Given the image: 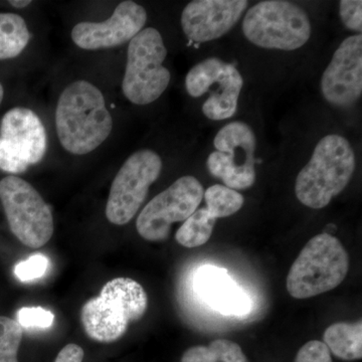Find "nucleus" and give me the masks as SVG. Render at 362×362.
Masks as SVG:
<instances>
[{"mask_svg":"<svg viewBox=\"0 0 362 362\" xmlns=\"http://www.w3.org/2000/svg\"><path fill=\"white\" fill-rule=\"evenodd\" d=\"M294 362H333L329 350L323 342L312 340L298 351Z\"/></svg>","mask_w":362,"mask_h":362,"instance_id":"26","label":"nucleus"},{"mask_svg":"<svg viewBox=\"0 0 362 362\" xmlns=\"http://www.w3.org/2000/svg\"><path fill=\"white\" fill-rule=\"evenodd\" d=\"M204 188L194 176L178 178L142 209L136 221L137 232L149 242L168 239L171 225L187 221L199 209Z\"/></svg>","mask_w":362,"mask_h":362,"instance_id":"11","label":"nucleus"},{"mask_svg":"<svg viewBox=\"0 0 362 362\" xmlns=\"http://www.w3.org/2000/svg\"><path fill=\"white\" fill-rule=\"evenodd\" d=\"M166 56L168 49L156 28H143L130 40L122 81L128 101L144 106L162 96L171 80L170 71L163 66Z\"/></svg>","mask_w":362,"mask_h":362,"instance_id":"6","label":"nucleus"},{"mask_svg":"<svg viewBox=\"0 0 362 362\" xmlns=\"http://www.w3.org/2000/svg\"><path fill=\"white\" fill-rule=\"evenodd\" d=\"M147 11L134 1L118 4L108 20L102 23L83 21L74 26L71 40L86 51L112 49L130 42L146 25Z\"/></svg>","mask_w":362,"mask_h":362,"instance_id":"14","label":"nucleus"},{"mask_svg":"<svg viewBox=\"0 0 362 362\" xmlns=\"http://www.w3.org/2000/svg\"><path fill=\"white\" fill-rule=\"evenodd\" d=\"M339 16L347 30L354 33L362 32V1L342 0L339 4Z\"/></svg>","mask_w":362,"mask_h":362,"instance_id":"25","label":"nucleus"},{"mask_svg":"<svg viewBox=\"0 0 362 362\" xmlns=\"http://www.w3.org/2000/svg\"><path fill=\"white\" fill-rule=\"evenodd\" d=\"M251 44L267 49L296 51L310 40V18L301 6L286 0H267L251 7L243 21Z\"/></svg>","mask_w":362,"mask_h":362,"instance_id":"5","label":"nucleus"},{"mask_svg":"<svg viewBox=\"0 0 362 362\" xmlns=\"http://www.w3.org/2000/svg\"><path fill=\"white\" fill-rule=\"evenodd\" d=\"M323 340L330 354L338 358L349 361L361 359L362 321L332 324L324 332Z\"/></svg>","mask_w":362,"mask_h":362,"instance_id":"17","label":"nucleus"},{"mask_svg":"<svg viewBox=\"0 0 362 362\" xmlns=\"http://www.w3.org/2000/svg\"><path fill=\"white\" fill-rule=\"evenodd\" d=\"M206 209L216 220L237 214L245 204V199L237 190L221 185H214L204 190Z\"/></svg>","mask_w":362,"mask_h":362,"instance_id":"21","label":"nucleus"},{"mask_svg":"<svg viewBox=\"0 0 362 362\" xmlns=\"http://www.w3.org/2000/svg\"><path fill=\"white\" fill-rule=\"evenodd\" d=\"M244 78L238 69L223 59L209 58L192 66L185 78V88L192 98L209 94L202 113L209 120L232 118L237 112Z\"/></svg>","mask_w":362,"mask_h":362,"instance_id":"10","label":"nucleus"},{"mask_svg":"<svg viewBox=\"0 0 362 362\" xmlns=\"http://www.w3.org/2000/svg\"><path fill=\"white\" fill-rule=\"evenodd\" d=\"M216 151L207 157L211 175L232 189H247L256 181V135L244 122L223 126L214 139Z\"/></svg>","mask_w":362,"mask_h":362,"instance_id":"8","label":"nucleus"},{"mask_svg":"<svg viewBox=\"0 0 362 362\" xmlns=\"http://www.w3.org/2000/svg\"><path fill=\"white\" fill-rule=\"evenodd\" d=\"M0 201L11 232L26 247L45 246L54 235L49 204L28 181L9 175L0 181Z\"/></svg>","mask_w":362,"mask_h":362,"instance_id":"7","label":"nucleus"},{"mask_svg":"<svg viewBox=\"0 0 362 362\" xmlns=\"http://www.w3.org/2000/svg\"><path fill=\"white\" fill-rule=\"evenodd\" d=\"M54 316L51 311L42 307H23L18 313V322L23 328L47 329L54 323Z\"/></svg>","mask_w":362,"mask_h":362,"instance_id":"23","label":"nucleus"},{"mask_svg":"<svg viewBox=\"0 0 362 362\" xmlns=\"http://www.w3.org/2000/svg\"><path fill=\"white\" fill-rule=\"evenodd\" d=\"M83 359L84 350L82 347L75 343H70L59 352L54 362H83Z\"/></svg>","mask_w":362,"mask_h":362,"instance_id":"27","label":"nucleus"},{"mask_svg":"<svg viewBox=\"0 0 362 362\" xmlns=\"http://www.w3.org/2000/svg\"><path fill=\"white\" fill-rule=\"evenodd\" d=\"M56 128L63 148L85 156L106 141L113 118L96 86L76 81L62 93L57 105Z\"/></svg>","mask_w":362,"mask_h":362,"instance_id":"1","label":"nucleus"},{"mask_svg":"<svg viewBox=\"0 0 362 362\" xmlns=\"http://www.w3.org/2000/svg\"><path fill=\"white\" fill-rule=\"evenodd\" d=\"M349 271V256L337 238L320 233L312 238L295 259L287 276L288 292L308 299L338 287Z\"/></svg>","mask_w":362,"mask_h":362,"instance_id":"4","label":"nucleus"},{"mask_svg":"<svg viewBox=\"0 0 362 362\" xmlns=\"http://www.w3.org/2000/svg\"><path fill=\"white\" fill-rule=\"evenodd\" d=\"M180 362H250L238 343L216 339L207 346L197 345L183 354Z\"/></svg>","mask_w":362,"mask_h":362,"instance_id":"19","label":"nucleus"},{"mask_svg":"<svg viewBox=\"0 0 362 362\" xmlns=\"http://www.w3.org/2000/svg\"><path fill=\"white\" fill-rule=\"evenodd\" d=\"M321 92L326 102L349 108L362 95V37H346L331 59L321 78Z\"/></svg>","mask_w":362,"mask_h":362,"instance_id":"13","label":"nucleus"},{"mask_svg":"<svg viewBox=\"0 0 362 362\" xmlns=\"http://www.w3.org/2000/svg\"><path fill=\"white\" fill-rule=\"evenodd\" d=\"M247 4L246 0H194L181 13V28L192 42L220 39L237 25Z\"/></svg>","mask_w":362,"mask_h":362,"instance_id":"15","label":"nucleus"},{"mask_svg":"<svg viewBox=\"0 0 362 362\" xmlns=\"http://www.w3.org/2000/svg\"><path fill=\"white\" fill-rule=\"evenodd\" d=\"M23 329L14 319L0 316V362H18Z\"/></svg>","mask_w":362,"mask_h":362,"instance_id":"22","label":"nucleus"},{"mask_svg":"<svg viewBox=\"0 0 362 362\" xmlns=\"http://www.w3.org/2000/svg\"><path fill=\"white\" fill-rule=\"evenodd\" d=\"M356 168V153L349 140L341 135H326L297 176L298 201L313 209L327 206L349 185Z\"/></svg>","mask_w":362,"mask_h":362,"instance_id":"2","label":"nucleus"},{"mask_svg":"<svg viewBox=\"0 0 362 362\" xmlns=\"http://www.w3.org/2000/svg\"><path fill=\"white\" fill-rule=\"evenodd\" d=\"M4 90L2 85L0 84V104H1L2 100H4Z\"/></svg>","mask_w":362,"mask_h":362,"instance_id":"29","label":"nucleus"},{"mask_svg":"<svg viewBox=\"0 0 362 362\" xmlns=\"http://www.w3.org/2000/svg\"><path fill=\"white\" fill-rule=\"evenodd\" d=\"M147 308V293L137 281L115 278L103 286L99 296L86 302L81 318L90 339L110 343L120 339L129 324L140 320Z\"/></svg>","mask_w":362,"mask_h":362,"instance_id":"3","label":"nucleus"},{"mask_svg":"<svg viewBox=\"0 0 362 362\" xmlns=\"http://www.w3.org/2000/svg\"><path fill=\"white\" fill-rule=\"evenodd\" d=\"M161 170L160 156L153 150H138L128 157L112 182L106 206L108 221L116 226L130 223Z\"/></svg>","mask_w":362,"mask_h":362,"instance_id":"9","label":"nucleus"},{"mask_svg":"<svg viewBox=\"0 0 362 362\" xmlns=\"http://www.w3.org/2000/svg\"><path fill=\"white\" fill-rule=\"evenodd\" d=\"M216 223V218L206 207L197 209L187 221H183L175 233V240L185 247L204 246L211 239Z\"/></svg>","mask_w":362,"mask_h":362,"instance_id":"20","label":"nucleus"},{"mask_svg":"<svg viewBox=\"0 0 362 362\" xmlns=\"http://www.w3.org/2000/svg\"><path fill=\"white\" fill-rule=\"evenodd\" d=\"M47 133L40 117L30 109L16 107L6 112L0 124V169L25 173L39 163L47 151Z\"/></svg>","mask_w":362,"mask_h":362,"instance_id":"12","label":"nucleus"},{"mask_svg":"<svg viewBox=\"0 0 362 362\" xmlns=\"http://www.w3.org/2000/svg\"><path fill=\"white\" fill-rule=\"evenodd\" d=\"M9 4L16 8H25V7L30 6L32 1H30V0H11Z\"/></svg>","mask_w":362,"mask_h":362,"instance_id":"28","label":"nucleus"},{"mask_svg":"<svg viewBox=\"0 0 362 362\" xmlns=\"http://www.w3.org/2000/svg\"><path fill=\"white\" fill-rule=\"evenodd\" d=\"M49 268V259L44 255H33L25 261L21 262L14 269L16 277L23 282H30L42 278Z\"/></svg>","mask_w":362,"mask_h":362,"instance_id":"24","label":"nucleus"},{"mask_svg":"<svg viewBox=\"0 0 362 362\" xmlns=\"http://www.w3.org/2000/svg\"><path fill=\"white\" fill-rule=\"evenodd\" d=\"M195 290L209 306L226 316H243L251 309V301L244 290L226 270L213 266L202 267L194 281Z\"/></svg>","mask_w":362,"mask_h":362,"instance_id":"16","label":"nucleus"},{"mask_svg":"<svg viewBox=\"0 0 362 362\" xmlns=\"http://www.w3.org/2000/svg\"><path fill=\"white\" fill-rule=\"evenodd\" d=\"M30 40L28 25L21 16L0 13V61L20 56Z\"/></svg>","mask_w":362,"mask_h":362,"instance_id":"18","label":"nucleus"}]
</instances>
